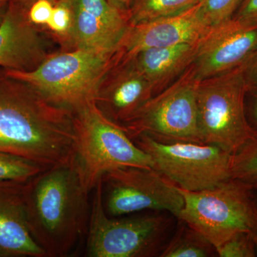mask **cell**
<instances>
[{"label":"cell","instance_id":"obj_1","mask_svg":"<svg viewBox=\"0 0 257 257\" xmlns=\"http://www.w3.org/2000/svg\"><path fill=\"white\" fill-rule=\"evenodd\" d=\"M73 113L25 83L0 75V152L46 168L74 157Z\"/></svg>","mask_w":257,"mask_h":257},{"label":"cell","instance_id":"obj_2","mask_svg":"<svg viewBox=\"0 0 257 257\" xmlns=\"http://www.w3.org/2000/svg\"><path fill=\"white\" fill-rule=\"evenodd\" d=\"M89 194L74 157L25 182L29 228L47 257L68 256L87 234Z\"/></svg>","mask_w":257,"mask_h":257},{"label":"cell","instance_id":"obj_3","mask_svg":"<svg viewBox=\"0 0 257 257\" xmlns=\"http://www.w3.org/2000/svg\"><path fill=\"white\" fill-rule=\"evenodd\" d=\"M117 51L74 49L49 56L35 69L3 73L25 83L47 100L74 111L94 98L101 82L119 59Z\"/></svg>","mask_w":257,"mask_h":257},{"label":"cell","instance_id":"obj_4","mask_svg":"<svg viewBox=\"0 0 257 257\" xmlns=\"http://www.w3.org/2000/svg\"><path fill=\"white\" fill-rule=\"evenodd\" d=\"M73 113L74 157L83 182L90 193L103 175L123 167L153 168V162L121 125L103 114L94 101Z\"/></svg>","mask_w":257,"mask_h":257},{"label":"cell","instance_id":"obj_5","mask_svg":"<svg viewBox=\"0 0 257 257\" xmlns=\"http://www.w3.org/2000/svg\"><path fill=\"white\" fill-rule=\"evenodd\" d=\"M179 189L184 206L177 219L202 234L216 251L233 235L251 232L257 224L254 190L241 181L231 178L196 192Z\"/></svg>","mask_w":257,"mask_h":257},{"label":"cell","instance_id":"obj_6","mask_svg":"<svg viewBox=\"0 0 257 257\" xmlns=\"http://www.w3.org/2000/svg\"><path fill=\"white\" fill-rule=\"evenodd\" d=\"M248 92L242 64L224 73L200 79L197 101L204 144L234 154L256 135L246 116Z\"/></svg>","mask_w":257,"mask_h":257},{"label":"cell","instance_id":"obj_7","mask_svg":"<svg viewBox=\"0 0 257 257\" xmlns=\"http://www.w3.org/2000/svg\"><path fill=\"white\" fill-rule=\"evenodd\" d=\"M87 232L89 257H150L163 250L172 216L161 214L115 219L103 205L101 179L94 189Z\"/></svg>","mask_w":257,"mask_h":257},{"label":"cell","instance_id":"obj_8","mask_svg":"<svg viewBox=\"0 0 257 257\" xmlns=\"http://www.w3.org/2000/svg\"><path fill=\"white\" fill-rule=\"evenodd\" d=\"M199 81L193 63L120 125L132 140L146 134L161 143L204 144L198 119Z\"/></svg>","mask_w":257,"mask_h":257},{"label":"cell","instance_id":"obj_9","mask_svg":"<svg viewBox=\"0 0 257 257\" xmlns=\"http://www.w3.org/2000/svg\"><path fill=\"white\" fill-rule=\"evenodd\" d=\"M133 140L151 158L153 169L179 188L204 190L231 178L232 154L216 145L164 143L146 134Z\"/></svg>","mask_w":257,"mask_h":257},{"label":"cell","instance_id":"obj_10","mask_svg":"<svg viewBox=\"0 0 257 257\" xmlns=\"http://www.w3.org/2000/svg\"><path fill=\"white\" fill-rule=\"evenodd\" d=\"M101 184L104 210L111 217L152 210L177 219L184 206L179 187L153 168L119 167L106 172Z\"/></svg>","mask_w":257,"mask_h":257},{"label":"cell","instance_id":"obj_11","mask_svg":"<svg viewBox=\"0 0 257 257\" xmlns=\"http://www.w3.org/2000/svg\"><path fill=\"white\" fill-rule=\"evenodd\" d=\"M257 50V25L234 18L210 27L199 41L194 64L209 78L239 67Z\"/></svg>","mask_w":257,"mask_h":257},{"label":"cell","instance_id":"obj_12","mask_svg":"<svg viewBox=\"0 0 257 257\" xmlns=\"http://www.w3.org/2000/svg\"><path fill=\"white\" fill-rule=\"evenodd\" d=\"M202 3L178 14L130 25L117 49L121 58L148 49L199 42L211 27L203 16Z\"/></svg>","mask_w":257,"mask_h":257},{"label":"cell","instance_id":"obj_13","mask_svg":"<svg viewBox=\"0 0 257 257\" xmlns=\"http://www.w3.org/2000/svg\"><path fill=\"white\" fill-rule=\"evenodd\" d=\"M72 22L67 38L74 49L115 52L130 26L127 13L109 0H70Z\"/></svg>","mask_w":257,"mask_h":257},{"label":"cell","instance_id":"obj_14","mask_svg":"<svg viewBox=\"0 0 257 257\" xmlns=\"http://www.w3.org/2000/svg\"><path fill=\"white\" fill-rule=\"evenodd\" d=\"M155 95L153 88L133 60L119 56L94 98L99 110L121 124Z\"/></svg>","mask_w":257,"mask_h":257},{"label":"cell","instance_id":"obj_15","mask_svg":"<svg viewBox=\"0 0 257 257\" xmlns=\"http://www.w3.org/2000/svg\"><path fill=\"white\" fill-rule=\"evenodd\" d=\"M47 57L42 37L29 19L28 10L10 0L0 22V67L32 70Z\"/></svg>","mask_w":257,"mask_h":257},{"label":"cell","instance_id":"obj_16","mask_svg":"<svg viewBox=\"0 0 257 257\" xmlns=\"http://www.w3.org/2000/svg\"><path fill=\"white\" fill-rule=\"evenodd\" d=\"M25 183L0 182V257H47L29 228Z\"/></svg>","mask_w":257,"mask_h":257},{"label":"cell","instance_id":"obj_17","mask_svg":"<svg viewBox=\"0 0 257 257\" xmlns=\"http://www.w3.org/2000/svg\"><path fill=\"white\" fill-rule=\"evenodd\" d=\"M199 41L148 49L130 59L151 84L155 95L175 82L194 63Z\"/></svg>","mask_w":257,"mask_h":257},{"label":"cell","instance_id":"obj_18","mask_svg":"<svg viewBox=\"0 0 257 257\" xmlns=\"http://www.w3.org/2000/svg\"><path fill=\"white\" fill-rule=\"evenodd\" d=\"M179 220L177 231L165 245L162 257H209L216 253V248L202 234Z\"/></svg>","mask_w":257,"mask_h":257},{"label":"cell","instance_id":"obj_19","mask_svg":"<svg viewBox=\"0 0 257 257\" xmlns=\"http://www.w3.org/2000/svg\"><path fill=\"white\" fill-rule=\"evenodd\" d=\"M201 0H133L127 12L130 25L182 13Z\"/></svg>","mask_w":257,"mask_h":257},{"label":"cell","instance_id":"obj_20","mask_svg":"<svg viewBox=\"0 0 257 257\" xmlns=\"http://www.w3.org/2000/svg\"><path fill=\"white\" fill-rule=\"evenodd\" d=\"M231 178L257 189V133L232 154Z\"/></svg>","mask_w":257,"mask_h":257},{"label":"cell","instance_id":"obj_21","mask_svg":"<svg viewBox=\"0 0 257 257\" xmlns=\"http://www.w3.org/2000/svg\"><path fill=\"white\" fill-rule=\"evenodd\" d=\"M46 169L28 159L0 152V182H26Z\"/></svg>","mask_w":257,"mask_h":257},{"label":"cell","instance_id":"obj_22","mask_svg":"<svg viewBox=\"0 0 257 257\" xmlns=\"http://www.w3.org/2000/svg\"><path fill=\"white\" fill-rule=\"evenodd\" d=\"M216 253L220 257H255L256 246L251 232L236 233L226 240L219 248Z\"/></svg>","mask_w":257,"mask_h":257},{"label":"cell","instance_id":"obj_23","mask_svg":"<svg viewBox=\"0 0 257 257\" xmlns=\"http://www.w3.org/2000/svg\"><path fill=\"white\" fill-rule=\"evenodd\" d=\"M243 0H202V13L209 26L232 18Z\"/></svg>","mask_w":257,"mask_h":257},{"label":"cell","instance_id":"obj_24","mask_svg":"<svg viewBox=\"0 0 257 257\" xmlns=\"http://www.w3.org/2000/svg\"><path fill=\"white\" fill-rule=\"evenodd\" d=\"M72 22L70 0H59L54 6L52 17L47 26L61 37H67Z\"/></svg>","mask_w":257,"mask_h":257},{"label":"cell","instance_id":"obj_25","mask_svg":"<svg viewBox=\"0 0 257 257\" xmlns=\"http://www.w3.org/2000/svg\"><path fill=\"white\" fill-rule=\"evenodd\" d=\"M54 5L49 0H37L28 10V18L35 25H47L53 12Z\"/></svg>","mask_w":257,"mask_h":257},{"label":"cell","instance_id":"obj_26","mask_svg":"<svg viewBox=\"0 0 257 257\" xmlns=\"http://www.w3.org/2000/svg\"><path fill=\"white\" fill-rule=\"evenodd\" d=\"M248 92H257V50L242 64Z\"/></svg>","mask_w":257,"mask_h":257},{"label":"cell","instance_id":"obj_27","mask_svg":"<svg viewBox=\"0 0 257 257\" xmlns=\"http://www.w3.org/2000/svg\"><path fill=\"white\" fill-rule=\"evenodd\" d=\"M233 18L257 25V0H243Z\"/></svg>","mask_w":257,"mask_h":257},{"label":"cell","instance_id":"obj_28","mask_svg":"<svg viewBox=\"0 0 257 257\" xmlns=\"http://www.w3.org/2000/svg\"><path fill=\"white\" fill-rule=\"evenodd\" d=\"M249 94L248 106L246 104V116L251 127L257 132V92H248Z\"/></svg>","mask_w":257,"mask_h":257},{"label":"cell","instance_id":"obj_29","mask_svg":"<svg viewBox=\"0 0 257 257\" xmlns=\"http://www.w3.org/2000/svg\"><path fill=\"white\" fill-rule=\"evenodd\" d=\"M133 0H109L111 5L121 11L127 13Z\"/></svg>","mask_w":257,"mask_h":257},{"label":"cell","instance_id":"obj_30","mask_svg":"<svg viewBox=\"0 0 257 257\" xmlns=\"http://www.w3.org/2000/svg\"><path fill=\"white\" fill-rule=\"evenodd\" d=\"M12 1L17 3V4L21 6L22 8H23L24 9L27 10L28 11V10L30 9L32 5L35 2H36L37 0H12ZM49 1H50L51 3L54 5V6H55V5L58 3L59 0H49Z\"/></svg>","mask_w":257,"mask_h":257},{"label":"cell","instance_id":"obj_31","mask_svg":"<svg viewBox=\"0 0 257 257\" xmlns=\"http://www.w3.org/2000/svg\"><path fill=\"white\" fill-rule=\"evenodd\" d=\"M10 0H0V22L4 16Z\"/></svg>","mask_w":257,"mask_h":257},{"label":"cell","instance_id":"obj_32","mask_svg":"<svg viewBox=\"0 0 257 257\" xmlns=\"http://www.w3.org/2000/svg\"><path fill=\"white\" fill-rule=\"evenodd\" d=\"M251 236H252L253 241H254L255 246H256V256H257V224L254 229L251 231Z\"/></svg>","mask_w":257,"mask_h":257}]
</instances>
